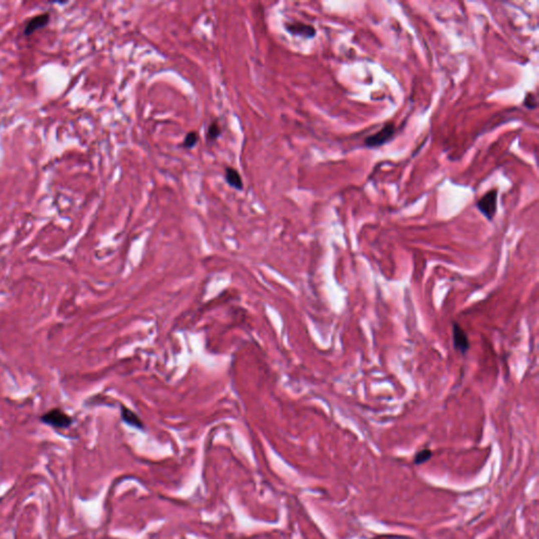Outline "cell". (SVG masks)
I'll return each instance as SVG.
<instances>
[{
  "label": "cell",
  "instance_id": "6da1fadb",
  "mask_svg": "<svg viewBox=\"0 0 539 539\" xmlns=\"http://www.w3.org/2000/svg\"><path fill=\"white\" fill-rule=\"evenodd\" d=\"M41 421L55 429H68L71 427L73 419L62 410L53 409L41 416Z\"/></svg>",
  "mask_w": 539,
  "mask_h": 539
},
{
  "label": "cell",
  "instance_id": "7a4b0ae2",
  "mask_svg": "<svg viewBox=\"0 0 539 539\" xmlns=\"http://www.w3.org/2000/svg\"><path fill=\"white\" fill-rule=\"evenodd\" d=\"M497 190L493 189L485 193L476 204L479 212L490 221L493 220L497 211Z\"/></svg>",
  "mask_w": 539,
  "mask_h": 539
},
{
  "label": "cell",
  "instance_id": "3957f363",
  "mask_svg": "<svg viewBox=\"0 0 539 539\" xmlns=\"http://www.w3.org/2000/svg\"><path fill=\"white\" fill-rule=\"evenodd\" d=\"M395 125L392 122L386 123L383 129H380L375 134L367 137L365 139V145L368 147H378L386 144L394 137Z\"/></svg>",
  "mask_w": 539,
  "mask_h": 539
},
{
  "label": "cell",
  "instance_id": "277c9868",
  "mask_svg": "<svg viewBox=\"0 0 539 539\" xmlns=\"http://www.w3.org/2000/svg\"><path fill=\"white\" fill-rule=\"evenodd\" d=\"M452 335H453V344L455 350L461 354H466L470 350V341L467 333L464 332L462 327L457 323L453 322L452 324Z\"/></svg>",
  "mask_w": 539,
  "mask_h": 539
},
{
  "label": "cell",
  "instance_id": "5b68a950",
  "mask_svg": "<svg viewBox=\"0 0 539 539\" xmlns=\"http://www.w3.org/2000/svg\"><path fill=\"white\" fill-rule=\"evenodd\" d=\"M290 34L294 36H300L306 39H311L316 36V29L312 25L301 23V21H292L284 26Z\"/></svg>",
  "mask_w": 539,
  "mask_h": 539
},
{
  "label": "cell",
  "instance_id": "8992f818",
  "mask_svg": "<svg viewBox=\"0 0 539 539\" xmlns=\"http://www.w3.org/2000/svg\"><path fill=\"white\" fill-rule=\"evenodd\" d=\"M225 179L227 184L237 191H242L244 190V181H242L241 175L234 167L228 166L225 170Z\"/></svg>",
  "mask_w": 539,
  "mask_h": 539
},
{
  "label": "cell",
  "instance_id": "52a82bcc",
  "mask_svg": "<svg viewBox=\"0 0 539 539\" xmlns=\"http://www.w3.org/2000/svg\"><path fill=\"white\" fill-rule=\"evenodd\" d=\"M49 20H50V17H49V14L47 13L33 17L29 21L25 29V35L29 36L31 34H33L35 31L41 29L42 27H45L49 23Z\"/></svg>",
  "mask_w": 539,
  "mask_h": 539
},
{
  "label": "cell",
  "instance_id": "ba28073f",
  "mask_svg": "<svg viewBox=\"0 0 539 539\" xmlns=\"http://www.w3.org/2000/svg\"><path fill=\"white\" fill-rule=\"evenodd\" d=\"M221 126L218 122V120H213L212 122H211L208 126L207 129V132H206V139L209 143H212L214 141H216L220 135H221Z\"/></svg>",
  "mask_w": 539,
  "mask_h": 539
},
{
  "label": "cell",
  "instance_id": "9c48e42d",
  "mask_svg": "<svg viewBox=\"0 0 539 539\" xmlns=\"http://www.w3.org/2000/svg\"><path fill=\"white\" fill-rule=\"evenodd\" d=\"M121 416H122V419L124 422H126V424L132 426V427H135V428H140L142 429V422L141 420L138 418V416L135 415V413H133L132 411L128 410L126 408H122L121 409Z\"/></svg>",
  "mask_w": 539,
  "mask_h": 539
},
{
  "label": "cell",
  "instance_id": "30bf717a",
  "mask_svg": "<svg viewBox=\"0 0 539 539\" xmlns=\"http://www.w3.org/2000/svg\"><path fill=\"white\" fill-rule=\"evenodd\" d=\"M432 455H433V453L430 449L420 450L415 454L413 462L414 464H416V466H420V464H424L427 461H429L432 458Z\"/></svg>",
  "mask_w": 539,
  "mask_h": 539
},
{
  "label": "cell",
  "instance_id": "8fae6325",
  "mask_svg": "<svg viewBox=\"0 0 539 539\" xmlns=\"http://www.w3.org/2000/svg\"><path fill=\"white\" fill-rule=\"evenodd\" d=\"M198 140H199V135L197 132L195 131L189 132L186 135L182 145L183 147H185V149H193V147L197 144Z\"/></svg>",
  "mask_w": 539,
  "mask_h": 539
},
{
  "label": "cell",
  "instance_id": "7c38bea8",
  "mask_svg": "<svg viewBox=\"0 0 539 539\" xmlns=\"http://www.w3.org/2000/svg\"><path fill=\"white\" fill-rule=\"evenodd\" d=\"M524 105L527 109H531V110L537 108V100H536V96L534 94L529 93L526 95L525 99H524Z\"/></svg>",
  "mask_w": 539,
  "mask_h": 539
}]
</instances>
